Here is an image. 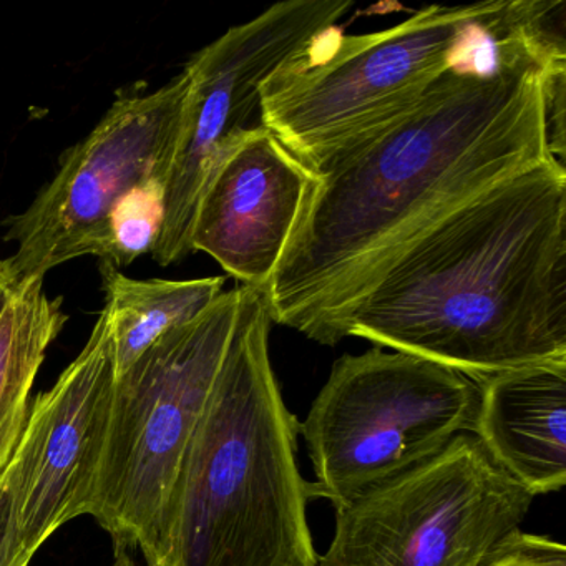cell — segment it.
Returning <instances> with one entry per match:
<instances>
[{
	"label": "cell",
	"instance_id": "6da1fadb",
	"mask_svg": "<svg viewBox=\"0 0 566 566\" xmlns=\"http://www.w3.org/2000/svg\"><path fill=\"white\" fill-rule=\"evenodd\" d=\"M545 62L510 49L492 74L449 71L399 117L314 168L268 284L271 321L316 343L376 274L437 220L553 158Z\"/></svg>",
	"mask_w": 566,
	"mask_h": 566
},
{
	"label": "cell",
	"instance_id": "7a4b0ae2",
	"mask_svg": "<svg viewBox=\"0 0 566 566\" xmlns=\"http://www.w3.org/2000/svg\"><path fill=\"white\" fill-rule=\"evenodd\" d=\"M472 379L566 359V167L539 161L397 253L331 324Z\"/></svg>",
	"mask_w": 566,
	"mask_h": 566
},
{
	"label": "cell",
	"instance_id": "3957f363",
	"mask_svg": "<svg viewBox=\"0 0 566 566\" xmlns=\"http://www.w3.org/2000/svg\"><path fill=\"white\" fill-rule=\"evenodd\" d=\"M223 366L185 455L151 566H317L313 483L296 462L300 422L270 359L266 294L240 286Z\"/></svg>",
	"mask_w": 566,
	"mask_h": 566
},
{
	"label": "cell",
	"instance_id": "277c9868",
	"mask_svg": "<svg viewBox=\"0 0 566 566\" xmlns=\"http://www.w3.org/2000/svg\"><path fill=\"white\" fill-rule=\"evenodd\" d=\"M490 4L430 6L374 34L331 29L264 82L261 125L314 170L412 108L453 67Z\"/></svg>",
	"mask_w": 566,
	"mask_h": 566
},
{
	"label": "cell",
	"instance_id": "5b68a950",
	"mask_svg": "<svg viewBox=\"0 0 566 566\" xmlns=\"http://www.w3.org/2000/svg\"><path fill=\"white\" fill-rule=\"evenodd\" d=\"M240 290L157 340L115 380L111 423L91 515L117 548L157 559L165 515L195 430L223 366Z\"/></svg>",
	"mask_w": 566,
	"mask_h": 566
},
{
	"label": "cell",
	"instance_id": "8992f818",
	"mask_svg": "<svg viewBox=\"0 0 566 566\" xmlns=\"http://www.w3.org/2000/svg\"><path fill=\"white\" fill-rule=\"evenodd\" d=\"M479 403V380L452 367L382 347L346 354L300 423L314 495L349 505L472 433Z\"/></svg>",
	"mask_w": 566,
	"mask_h": 566
},
{
	"label": "cell",
	"instance_id": "52a82bcc",
	"mask_svg": "<svg viewBox=\"0 0 566 566\" xmlns=\"http://www.w3.org/2000/svg\"><path fill=\"white\" fill-rule=\"evenodd\" d=\"M535 496L473 433L336 510L317 566H482L520 530Z\"/></svg>",
	"mask_w": 566,
	"mask_h": 566
},
{
	"label": "cell",
	"instance_id": "ba28073f",
	"mask_svg": "<svg viewBox=\"0 0 566 566\" xmlns=\"http://www.w3.org/2000/svg\"><path fill=\"white\" fill-rule=\"evenodd\" d=\"M187 94L181 72L151 94L120 97L65 151L54 180L8 221L6 238L18 244L6 260L15 286L44 281L77 258H107L111 217L122 198L150 181L168 184Z\"/></svg>",
	"mask_w": 566,
	"mask_h": 566
},
{
	"label": "cell",
	"instance_id": "9c48e42d",
	"mask_svg": "<svg viewBox=\"0 0 566 566\" xmlns=\"http://www.w3.org/2000/svg\"><path fill=\"white\" fill-rule=\"evenodd\" d=\"M349 0H286L193 55L177 154L165 190L155 260L170 266L193 253L198 200L221 158L261 124V87L287 61L336 28Z\"/></svg>",
	"mask_w": 566,
	"mask_h": 566
},
{
	"label": "cell",
	"instance_id": "30bf717a",
	"mask_svg": "<svg viewBox=\"0 0 566 566\" xmlns=\"http://www.w3.org/2000/svg\"><path fill=\"white\" fill-rule=\"evenodd\" d=\"M115 380L114 333L104 307L74 363L35 397L14 455L0 473L12 549L22 566L65 523L91 515Z\"/></svg>",
	"mask_w": 566,
	"mask_h": 566
},
{
	"label": "cell",
	"instance_id": "8fae6325",
	"mask_svg": "<svg viewBox=\"0 0 566 566\" xmlns=\"http://www.w3.org/2000/svg\"><path fill=\"white\" fill-rule=\"evenodd\" d=\"M313 181V170L270 130L253 128L205 184L191 248L210 254L241 286L266 290Z\"/></svg>",
	"mask_w": 566,
	"mask_h": 566
},
{
	"label": "cell",
	"instance_id": "7c38bea8",
	"mask_svg": "<svg viewBox=\"0 0 566 566\" xmlns=\"http://www.w3.org/2000/svg\"><path fill=\"white\" fill-rule=\"evenodd\" d=\"M473 436L530 495L566 483V359L483 377Z\"/></svg>",
	"mask_w": 566,
	"mask_h": 566
},
{
	"label": "cell",
	"instance_id": "4fadbf2b",
	"mask_svg": "<svg viewBox=\"0 0 566 566\" xmlns=\"http://www.w3.org/2000/svg\"><path fill=\"white\" fill-rule=\"evenodd\" d=\"M65 323L62 297H49L42 280L15 286L0 313V473L14 455L35 377Z\"/></svg>",
	"mask_w": 566,
	"mask_h": 566
},
{
	"label": "cell",
	"instance_id": "5bb4252c",
	"mask_svg": "<svg viewBox=\"0 0 566 566\" xmlns=\"http://www.w3.org/2000/svg\"><path fill=\"white\" fill-rule=\"evenodd\" d=\"M105 310L111 316L117 377L165 334L200 316L224 293L220 276L201 280H132L101 263Z\"/></svg>",
	"mask_w": 566,
	"mask_h": 566
},
{
	"label": "cell",
	"instance_id": "9a60e30c",
	"mask_svg": "<svg viewBox=\"0 0 566 566\" xmlns=\"http://www.w3.org/2000/svg\"><path fill=\"white\" fill-rule=\"evenodd\" d=\"M165 190L164 181H150L122 198L111 217V244L102 263L120 270L154 251L164 223Z\"/></svg>",
	"mask_w": 566,
	"mask_h": 566
},
{
	"label": "cell",
	"instance_id": "2e32d148",
	"mask_svg": "<svg viewBox=\"0 0 566 566\" xmlns=\"http://www.w3.org/2000/svg\"><path fill=\"white\" fill-rule=\"evenodd\" d=\"M482 566H566V548L546 536L516 530L493 548Z\"/></svg>",
	"mask_w": 566,
	"mask_h": 566
},
{
	"label": "cell",
	"instance_id": "e0dca14e",
	"mask_svg": "<svg viewBox=\"0 0 566 566\" xmlns=\"http://www.w3.org/2000/svg\"><path fill=\"white\" fill-rule=\"evenodd\" d=\"M543 118L549 155L565 165L566 157V64L543 72Z\"/></svg>",
	"mask_w": 566,
	"mask_h": 566
},
{
	"label": "cell",
	"instance_id": "ac0fdd59",
	"mask_svg": "<svg viewBox=\"0 0 566 566\" xmlns=\"http://www.w3.org/2000/svg\"><path fill=\"white\" fill-rule=\"evenodd\" d=\"M0 566H22L15 559L12 549L11 520H9V502L0 489Z\"/></svg>",
	"mask_w": 566,
	"mask_h": 566
},
{
	"label": "cell",
	"instance_id": "d6986e66",
	"mask_svg": "<svg viewBox=\"0 0 566 566\" xmlns=\"http://www.w3.org/2000/svg\"><path fill=\"white\" fill-rule=\"evenodd\" d=\"M15 284L9 271L8 261H0V313L4 310L6 303L11 297Z\"/></svg>",
	"mask_w": 566,
	"mask_h": 566
},
{
	"label": "cell",
	"instance_id": "ffe728a7",
	"mask_svg": "<svg viewBox=\"0 0 566 566\" xmlns=\"http://www.w3.org/2000/svg\"><path fill=\"white\" fill-rule=\"evenodd\" d=\"M112 566H135L134 562H132L130 555H128L127 549L117 548V556H115L114 565Z\"/></svg>",
	"mask_w": 566,
	"mask_h": 566
}]
</instances>
